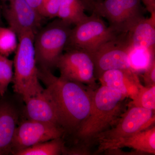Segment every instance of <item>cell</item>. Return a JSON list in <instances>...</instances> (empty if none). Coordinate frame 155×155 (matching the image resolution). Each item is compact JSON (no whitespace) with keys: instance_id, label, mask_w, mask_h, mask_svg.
I'll return each instance as SVG.
<instances>
[{"instance_id":"9c48e42d","label":"cell","mask_w":155,"mask_h":155,"mask_svg":"<svg viewBox=\"0 0 155 155\" xmlns=\"http://www.w3.org/2000/svg\"><path fill=\"white\" fill-rule=\"evenodd\" d=\"M61 77L97 89L94 66L90 54L82 50H66L57 64Z\"/></svg>"},{"instance_id":"3957f363","label":"cell","mask_w":155,"mask_h":155,"mask_svg":"<svg viewBox=\"0 0 155 155\" xmlns=\"http://www.w3.org/2000/svg\"><path fill=\"white\" fill-rule=\"evenodd\" d=\"M35 35L27 32L18 37V46L13 60V90L22 97L24 102L44 89L38 78L34 47Z\"/></svg>"},{"instance_id":"30bf717a","label":"cell","mask_w":155,"mask_h":155,"mask_svg":"<svg viewBox=\"0 0 155 155\" xmlns=\"http://www.w3.org/2000/svg\"><path fill=\"white\" fill-rule=\"evenodd\" d=\"M65 131L57 125L31 119L20 121L11 146V154L41 143L63 137Z\"/></svg>"},{"instance_id":"52a82bcc","label":"cell","mask_w":155,"mask_h":155,"mask_svg":"<svg viewBox=\"0 0 155 155\" xmlns=\"http://www.w3.org/2000/svg\"><path fill=\"white\" fill-rule=\"evenodd\" d=\"M141 0H103L94 14L104 17L118 34L127 33L143 18Z\"/></svg>"},{"instance_id":"d4e9b609","label":"cell","mask_w":155,"mask_h":155,"mask_svg":"<svg viewBox=\"0 0 155 155\" xmlns=\"http://www.w3.org/2000/svg\"><path fill=\"white\" fill-rule=\"evenodd\" d=\"M26 1L31 7L35 9L42 16L43 0H26Z\"/></svg>"},{"instance_id":"cb8c5ba5","label":"cell","mask_w":155,"mask_h":155,"mask_svg":"<svg viewBox=\"0 0 155 155\" xmlns=\"http://www.w3.org/2000/svg\"><path fill=\"white\" fill-rule=\"evenodd\" d=\"M103 0H81L85 6L86 10L93 13L97 6Z\"/></svg>"},{"instance_id":"603a6c76","label":"cell","mask_w":155,"mask_h":155,"mask_svg":"<svg viewBox=\"0 0 155 155\" xmlns=\"http://www.w3.org/2000/svg\"><path fill=\"white\" fill-rule=\"evenodd\" d=\"M144 86L151 87L155 85V59H154L145 69L143 75Z\"/></svg>"},{"instance_id":"484cf974","label":"cell","mask_w":155,"mask_h":155,"mask_svg":"<svg viewBox=\"0 0 155 155\" xmlns=\"http://www.w3.org/2000/svg\"><path fill=\"white\" fill-rule=\"evenodd\" d=\"M149 13L155 12V0H141Z\"/></svg>"},{"instance_id":"8992f818","label":"cell","mask_w":155,"mask_h":155,"mask_svg":"<svg viewBox=\"0 0 155 155\" xmlns=\"http://www.w3.org/2000/svg\"><path fill=\"white\" fill-rule=\"evenodd\" d=\"M119 35L97 14L92 13L71 28L65 50L78 49L92 55L103 45Z\"/></svg>"},{"instance_id":"6da1fadb","label":"cell","mask_w":155,"mask_h":155,"mask_svg":"<svg viewBox=\"0 0 155 155\" xmlns=\"http://www.w3.org/2000/svg\"><path fill=\"white\" fill-rule=\"evenodd\" d=\"M38 69L39 80L46 86L65 135L73 137L90 114L95 90L83 84L57 77L51 71Z\"/></svg>"},{"instance_id":"d6986e66","label":"cell","mask_w":155,"mask_h":155,"mask_svg":"<svg viewBox=\"0 0 155 155\" xmlns=\"http://www.w3.org/2000/svg\"><path fill=\"white\" fill-rule=\"evenodd\" d=\"M130 104L136 107L155 111V85L147 87L141 84L136 94Z\"/></svg>"},{"instance_id":"ac0fdd59","label":"cell","mask_w":155,"mask_h":155,"mask_svg":"<svg viewBox=\"0 0 155 155\" xmlns=\"http://www.w3.org/2000/svg\"><path fill=\"white\" fill-rule=\"evenodd\" d=\"M66 142L58 137L18 151L15 155H60L63 154Z\"/></svg>"},{"instance_id":"44dd1931","label":"cell","mask_w":155,"mask_h":155,"mask_svg":"<svg viewBox=\"0 0 155 155\" xmlns=\"http://www.w3.org/2000/svg\"><path fill=\"white\" fill-rule=\"evenodd\" d=\"M14 61L0 54V97L5 94L14 77Z\"/></svg>"},{"instance_id":"277c9868","label":"cell","mask_w":155,"mask_h":155,"mask_svg":"<svg viewBox=\"0 0 155 155\" xmlns=\"http://www.w3.org/2000/svg\"><path fill=\"white\" fill-rule=\"evenodd\" d=\"M39 29L35 35L34 47L39 68L51 71L67 45L71 25L58 18Z\"/></svg>"},{"instance_id":"ba28073f","label":"cell","mask_w":155,"mask_h":155,"mask_svg":"<svg viewBox=\"0 0 155 155\" xmlns=\"http://www.w3.org/2000/svg\"><path fill=\"white\" fill-rule=\"evenodd\" d=\"M132 50L127 41L126 34L119 35L103 45L91 55L96 79L108 70H133L130 59Z\"/></svg>"},{"instance_id":"4fadbf2b","label":"cell","mask_w":155,"mask_h":155,"mask_svg":"<svg viewBox=\"0 0 155 155\" xmlns=\"http://www.w3.org/2000/svg\"><path fill=\"white\" fill-rule=\"evenodd\" d=\"M24 102L25 105L22 110V114L25 119L50 123L61 127L55 107L45 89Z\"/></svg>"},{"instance_id":"5bb4252c","label":"cell","mask_w":155,"mask_h":155,"mask_svg":"<svg viewBox=\"0 0 155 155\" xmlns=\"http://www.w3.org/2000/svg\"><path fill=\"white\" fill-rule=\"evenodd\" d=\"M101 85L120 92L133 99L141 84L136 72L132 69H112L104 72L98 78Z\"/></svg>"},{"instance_id":"e0dca14e","label":"cell","mask_w":155,"mask_h":155,"mask_svg":"<svg viewBox=\"0 0 155 155\" xmlns=\"http://www.w3.org/2000/svg\"><path fill=\"white\" fill-rule=\"evenodd\" d=\"M81 0H61L57 18L71 25H76L87 18Z\"/></svg>"},{"instance_id":"9a60e30c","label":"cell","mask_w":155,"mask_h":155,"mask_svg":"<svg viewBox=\"0 0 155 155\" xmlns=\"http://www.w3.org/2000/svg\"><path fill=\"white\" fill-rule=\"evenodd\" d=\"M149 18L143 17L127 33L129 45L133 50H143L155 54V12Z\"/></svg>"},{"instance_id":"ffe728a7","label":"cell","mask_w":155,"mask_h":155,"mask_svg":"<svg viewBox=\"0 0 155 155\" xmlns=\"http://www.w3.org/2000/svg\"><path fill=\"white\" fill-rule=\"evenodd\" d=\"M18 44V37L14 31L0 25V54L8 57L15 52Z\"/></svg>"},{"instance_id":"5b68a950","label":"cell","mask_w":155,"mask_h":155,"mask_svg":"<svg viewBox=\"0 0 155 155\" xmlns=\"http://www.w3.org/2000/svg\"><path fill=\"white\" fill-rule=\"evenodd\" d=\"M155 121V111L129 104V107L121 115L115 125L97 137L96 144L98 147L96 153L104 152L120 139L149 128Z\"/></svg>"},{"instance_id":"2e32d148","label":"cell","mask_w":155,"mask_h":155,"mask_svg":"<svg viewBox=\"0 0 155 155\" xmlns=\"http://www.w3.org/2000/svg\"><path fill=\"white\" fill-rule=\"evenodd\" d=\"M123 147L133 149L138 153L155 155V126L120 139L110 146L105 151Z\"/></svg>"},{"instance_id":"8fae6325","label":"cell","mask_w":155,"mask_h":155,"mask_svg":"<svg viewBox=\"0 0 155 155\" xmlns=\"http://www.w3.org/2000/svg\"><path fill=\"white\" fill-rule=\"evenodd\" d=\"M1 7L9 28L18 37L27 32L35 34L39 29L44 17L26 0H2Z\"/></svg>"},{"instance_id":"7a4b0ae2","label":"cell","mask_w":155,"mask_h":155,"mask_svg":"<svg viewBox=\"0 0 155 155\" xmlns=\"http://www.w3.org/2000/svg\"><path fill=\"white\" fill-rule=\"evenodd\" d=\"M126 97L118 91L101 85L95 90L90 114L73 136L74 143L91 150L101 134L113 127L125 110Z\"/></svg>"},{"instance_id":"4316f807","label":"cell","mask_w":155,"mask_h":155,"mask_svg":"<svg viewBox=\"0 0 155 155\" xmlns=\"http://www.w3.org/2000/svg\"><path fill=\"white\" fill-rule=\"evenodd\" d=\"M2 9H1V5H0V25H1V22H2Z\"/></svg>"},{"instance_id":"7402d4cb","label":"cell","mask_w":155,"mask_h":155,"mask_svg":"<svg viewBox=\"0 0 155 155\" xmlns=\"http://www.w3.org/2000/svg\"><path fill=\"white\" fill-rule=\"evenodd\" d=\"M61 0H43L41 15L43 17L57 18Z\"/></svg>"},{"instance_id":"7c38bea8","label":"cell","mask_w":155,"mask_h":155,"mask_svg":"<svg viewBox=\"0 0 155 155\" xmlns=\"http://www.w3.org/2000/svg\"><path fill=\"white\" fill-rule=\"evenodd\" d=\"M22 113L11 100L0 97V155L11 154L15 130Z\"/></svg>"}]
</instances>
